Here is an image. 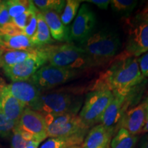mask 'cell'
Instances as JSON below:
<instances>
[{"instance_id":"cell-1","label":"cell","mask_w":148,"mask_h":148,"mask_svg":"<svg viewBox=\"0 0 148 148\" xmlns=\"http://www.w3.org/2000/svg\"><path fill=\"white\" fill-rule=\"evenodd\" d=\"M144 78L140 73L138 58L121 53L100 75L94 88H106L113 94L127 95L141 84Z\"/></svg>"},{"instance_id":"cell-2","label":"cell","mask_w":148,"mask_h":148,"mask_svg":"<svg viewBox=\"0 0 148 148\" xmlns=\"http://www.w3.org/2000/svg\"><path fill=\"white\" fill-rule=\"evenodd\" d=\"M84 52V66H102L115 56L119 49L117 34L110 29H101L80 44Z\"/></svg>"},{"instance_id":"cell-3","label":"cell","mask_w":148,"mask_h":148,"mask_svg":"<svg viewBox=\"0 0 148 148\" xmlns=\"http://www.w3.org/2000/svg\"><path fill=\"white\" fill-rule=\"evenodd\" d=\"M126 42L123 54L138 58L148 51V14L139 13L123 20Z\"/></svg>"},{"instance_id":"cell-4","label":"cell","mask_w":148,"mask_h":148,"mask_svg":"<svg viewBox=\"0 0 148 148\" xmlns=\"http://www.w3.org/2000/svg\"><path fill=\"white\" fill-rule=\"evenodd\" d=\"M82 95L73 92L51 91L42 93L38 112L43 114H77L83 102Z\"/></svg>"},{"instance_id":"cell-5","label":"cell","mask_w":148,"mask_h":148,"mask_svg":"<svg viewBox=\"0 0 148 148\" xmlns=\"http://www.w3.org/2000/svg\"><path fill=\"white\" fill-rule=\"evenodd\" d=\"M47 126V136L50 138H75L84 140L88 128L77 114H44Z\"/></svg>"},{"instance_id":"cell-6","label":"cell","mask_w":148,"mask_h":148,"mask_svg":"<svg viewBox=\"0 0 148 148\" xmlns=\"http://www.w3.org/2000/svg\"><path fill=\"white\" fill-rule=\"evenodd\" d=\"M40 47L45 56L47 62L50 65L73 69H75V67L84 66L82 49L72 42L48 45Z\"/></svg>"},{"instance_id":"cell-7","label":"cell","mask_w":148,"mask_h":148,"mask_svg":"<svg viewBox=\"0 0 148 148\" xmlns=\"http://www.w3.org/2000/svg\"><path fill=\"white\" fill-rule=\"evenodd\" d=\"M113 98V93L106 88H96L85 97L78 116L88 129L100 123L102 115Z\"/></svg>"},{"instance_id":"cell-8","label":"cell","mask_w":148,"mask_h":148,"mask_svg":"<svg viewBox=\"0 0 148 148\" xmlns=\"http://www.w3.org/2000/svg\"><path fill=\"white\" fill-rule=\"evenodd\" d=\"M76 74L75 69L45 64L30 77L29 80L42 91L64 84L73 78Z\"/></svg>"},{"instance_id":"cell-9","label":"cell","mask_w":148,"mask_h":148,"mask_svg":"<svg viewBox=\"0 0 148 148\" xmlns=\"http://www.w3.org/2000/svg\"><path fill=\"white\" fill-rule=\"evenodd\" d=\"M47 60L40 47H37V53L34 56L20 63L12 66H3L4 74L12 82L29 80L41 66L45 65Z\"/></svg>"},{"instance_id":"cell-10","label":"cell","mask_w":148,"mask_h":148,"mask_svg":"<svg viewBox=\"0 0 148 148\" xmlns=\"http://www.w3.org/2000/svg\"><path fill=\"white\" fill-rule=\"evenodd\" d=\"M95 23V13L86 3H83L79 8L70 29L71 40H75L82 44L92 34Z\"/></svg>"},{"instance_id":"cell-11","label":"cell","mask_w":148,"mask_h":148,"mask_svg":"<svg viewBox=\"0 0 148 148\" xmlns=\"http://www.w3.org/2000/svg\"><path fill=\"white\" fill-rule=\"evenodd\" d=\"M16 127L32 134L34 140L41 142L47 138V126L41 112L25 108Z\"/></svg>"},{"instance_id":"cell-12","label":"cell","mask_w":148,"mask_h":148,"mask_svg":"<svg viewBox=\"0 0 148 148\" xmlns=\"http://www.w3.org/2000/svg\"><path fill=\"white\" fill-rule=\"evenodd\" d=\"M131 92L127 95L113 94L112 101L109 103L101 117L99 124L102 125L113 136L118 131L120 120L127 109V105L130 102V99L128 100V97Z\"/></svg>"},{"instance_id":"cell-13","label":"cell","mask_w":148,"mask_h":148,"mask_svg":"<svg viewBox=\"0 0 148 148\" xmlns=\"http://www.w3.org/2000/svg\"><path fill=\"white\" fill-rule=\"evenodd\" d=\"M5 88L27 108L38 111L42 92L29 79L12 82Z\"/></svg>"},{"instance_id":"cell-14","label":"cell","mask_w":148,"mask_h":148,"mask_svg":"<svg viewBox=\"0 0 148 148\" xmlns=\"http://www.w3.org/2000/svg\"><path fill=\"white\" fill-rule=\"evenodd\" d=\"M147 119V110L145 101L138 106L125 110L119 123V128H123L132 135L137 136L142 133Z\"/></svg>"},{"instance_id":"cell-15","label":"cell","mask_w":148,"mask_h":148,"mask_svg":"<svg viewBox=\"0 0 148 148\" xmlns=\"http://www.w3.org/2000/svg\"><path fill=\"white\" fill-rule=\"evenodd\" d=\"M26 106L9 92L5 86L0 95V112L17 125Z\"/></svg>"},{"instance_id":"cell-16","label":"cell","mask_w":148,"mask_h":148,"mask_svg":"<svg viewBox=\"0 0 148 148\" xmlns=\"http://www.w3.org/2000/svg\"><path fill=\"white\" fill-rule=\"evenodd\" d=\"M40 12L43 16L53 39L59 42H71L69 27L66 26L62 23L60 16L57 12L53 11Z\"/></svg>"},{"instance_id":"cell-17","label":"cell","mask_w":148,"mask_h":148,"mask_svg":"<svg viewBox=\"0 0 148 148\" xmlns=\"http://www.w3.org/2000/svg\"><path fill=\"white\" fill-rule=\"evenodd\" d=\"M113 135L101 124L91 127L85 136L82 148H110Z\"/></svg>"},{"instance_id":"cell-18","label":"cell","mask_w":148,"mask_h":148,"mask_svg":"<svg viewBox=\"0 0 148 148\" xmlns=\"http://www.w3.org/2000/svg\"><path fill=\"white\" fill-rule=\"evenodd\" d=\"M0 46L6 50H25L36 48L30 38L23 33L14 35L0 34Z\"/></svg>"},{"instance_id":"cell-19","label":"cell","mask_w":148,"mask_h":148,"mask_svg":"<svg viewBox=\"0 0 148 148\" xmlns=\"http://www.w3.org/2000/svg\"><path fill=\"white\" fill-rule=\"evenodd\" d=\"M35 47L51 45L54 42L51 38L50 31L44 19L43 16L39 10L37 12V26L34 34L30 38Z\"/></svg>"},{"instance_id":"cell-20","label":"cell","mask_w":148,"mask_h":148,"mask_svg":"<svg viewBox=\"0 0 148 148\" xmlns=\"http://www.w3.org/2000/svg\"><path fill=\"white\" fill-rule=\"evenodd\" d=\"M37 53V48L25 50H5L0 58V67L20 63Z\"/></svg>"},{"instance_id":"cell-21","label":"cell","mask_w":148,"mask_h":148,"mask_svg":"<svg viewBox=\"0 0 148 148\" xmlns=\"http://www.w3.org/2000/svg\"><path fill=\"white\" fill-rule=\"evenodd\" d=\"M137 140V136L130 134L126 130L119 128L112 136L110 148H134Z\"/></svg>"},{"instance_id":"cell-22","label":"cell","mask_w":148,"mask_h":148,"mask_svg":"<svg viewBox=\"0 0 148 148\" xmlns=\"http://www.w3.org/2000/svg\"><path fill=\"white\" fill-rule=\"evenodd\" d=\"M84 140L75 138H49L42 143L40 148H66L79 145Z\"/></svg>"},{"instance_id":"cell-23","label":"cell","mask_w":148,"mask_h":148,"mask_svg":"<svg viewBox=\"0 0 148 148\" xmlns=\"http://www.w3.org/2000/svg\"><path fill=\"white\" fill-rule=\"evenodd\" d=\"M32 2L40 12L53 11L59 14L62 13L65 5L66 1H63V0H34Z\"/></svg>"},{"instance_id":"cell-24","label":"cell","mask_w":148,"mask_h":148,"mask_svg":"<svg viewBox=\"0 0 148 148\" xmlns=\"http://www.w3.org/2000/svg\"><path fill=\"white\" fill-rule=\"evenodd\" d=\"M82 1L79 0H67L60 15V19L64 25H67L77 15L79 8L80 3Z\"/></svg>"},{"instance_id":"cell-25","label":"cell","mask_w":148,"mask_h":148,"mask_svg":"<svg viewBox=\"0 0 148 148\" xmlns=\"http://www.w3.org/2000/svg\"><path fill=\"white\" fill-rule=\"evenodd\" d=\"M11 19L17 17L29 10L32 1L27 0H9L5 1Z\"/></svg>"},{"instance_id":"cell-26","label":"cell","mask_w":148,"mask_h":148,"mask_svg":"<svg viewBox=\"0 0 148 148\" xmlns=\"http://www.w3.org/2000/svg\"><path fill=\"white\" fill-rule=\"evenodd\" d=\"M110 4L113 10L121 13H130L137 5V1L133 0H112Z\"/></svg>"},{"instance_id":"cell-27","label":"cell","mask_w":148,"mask_h":148,"mask_svg":"<svg viewBox=\"0 0 148 148\" xmlns=\"http://www.w3.org/2000/svg\"><path fill=\"white\" fill-rule=\"evenodd\" d=\"M37 10H38V9L36 8V7L35 6L34 3H33L32 1V3H31V5L30 7H29V10L21 14L20 16H17V17L12 18V22L18 27V28H19L21 30H22V32H23L24 28L26 27V25H27V23H28L29 20H30L31 17H32V14H34Z\"/></svg>"},{"instance_id":"cell-28","label":"cell","mask_w":148,"mask_h":148,"mask_svg":"<svg viewBox=\"0 0 148 148\" xmlns=\"http://www.w3.org/2000/svg\"><path fill=\"white\" fill-rule=\"evenodd\" d=\"M16 123L12 121H10L0 112V137L7 138L12 133V131L16 127Z\"/></svg>"},{"instance_id":"cell-29","label":"cell","mask_w":148,"mask_h":148,"mask_svg":"<svg viewBox=\"0 0 148 148\" xmlns=\"http://www.w3.org/2000/svg\"><path fill=\"white\" fill-rule=\"evenodd\" d=\"M29 142L25 140L22 136L21 132L17 127H14L12 131L11 147L12 148H26Z\"/></svg>"},{"instance_id":"cell-30","label":"cell","mask_w":148,"mask_h":148,"mask_svg":"<svg viewBox=\"0 0 148 148\" xmlns=\"http://www.w3.org/2000/svg\"><path fill=\"white\" fill-rule=\"evenodd\" d=\"M38 10H37L32 14V17H31L26 27L23 30V34L29 37V38H31L34 34L35 32H36L37 26V12H38Z\"/></svg>"},{"instance_id":"cell-31","label":"cell","mask_w":148,"mask_h":148,"mask_svg":"<svg viewBox=\"0 0 148 148\" xmlns=\"http://www.w3.org/2000/svg\"><path fill=\"white\" fill-rule=\"evenodd\" d=\"M12 21L9 15L8 6L5 1H1L0 2V27H2L5 24L10 23Z\"/></svg>"},{"instance_id":"cell-32","label":"cell","mask_w":148,"mask_h":148,"mask_svg":"<svg viewBox=\"0 0 148 148\" xmlns=\"http://www.w3.org/2000/svg\"><path fill=\"white\" fill-rule=\"evenodd\" d=\"M23 33L22 30L18 28L12 21L5 24L2 27H0V34L3 35H14Z\"/></svg>"},{"instance_id":"cell-33","label":"cell","mask_w":148,"mask_h":148,"mask_svg":"<svg viewBox=\"0 0 148 148\" xmlns=\"http://www.w3.org/2000/svg\"><path fill=\"white\" fill-rule=\"evenodd\" d=\"M140 71L144 77H148V51L138 58Z\"/></svg>"},{"instance_id":"cell-34","label":"cell","mask_w":148,"mask_h":148,"mask_svg":"<svg viewBox=\"0 0 148 148\" xmlns=\"http://www.w3.org/2000/svg\"><path fill=\"white\" fill-rule=\"evenodd\" d=\"M86 1L93 3V4L97 5L98 8L102 9V10H107L109 4L110 3V1H109V0H88Z\"/></svg>"},{"instance_id":"cell-35","label":"cell","mask_w":148,"mask_h":148,"mask_svg":"<svg viewBox=\"0 0 148 148\" xmlns=\"http://www.w3.org/2000/svg\"><path fill=\"white\" fill-rule=\"evenodd\" d=\"M39 144L40 142L36 141V140H32V141L29 142L26 148H38Z\"/></svg>"},{"instance_id":"cell-36","label":"cell","mask_w":148,"mask_h":148,"mask_svg":"<svg viewBox=\"0 0 148 148\" xmlns=\"http://www.w3.org/2000/svg\"><path fill=\"white\" fill-rule=\"evenodd\" d=\"M142 133H148V116L147 117V119H146L145 124L144 125L143 130H142Z\"/></svg>"},{"instance_id":"cell-37","label":"cell","mask_w":148,"mask_h":148,"mask_svg":"<svg viewBox=\"0 0 148 148\" xmlns=\"http://www.w3.org/2000/svg\"><path fill=\"white\" fill-rule=\"evenodd\" d=\"M140 148H148V137L145 138L141 144Z\"/></svg>"},{"instance_id":"cell-38","label":"cell","mask_w":148,"mask_h":148,"mask_svg":"<svg viewBox=\"0 0 148 148\" xmlns=\"http://www.w3.org/2000/svg\"><path fill=\"white\" fill-rule=\"evenodd\" d=\"M140 12H142V13H147L148 14V1L146 3L145 5L144 6L143 10L140 11Z\"/></svg>"},{"instance_id":"cell-39","label":"cell","mask_w":148,"mask_h":148,"mask_svg":"<svg viewBox=\"0 0 148 148\" xmlns=\"http://www.w3.org/2000/svg\"><path fill=\"white\" fill-rule=\"evenodd\" d=\"M5 50H6V49H4V48H3L2 47H1V46H0V58H1V56L3 55V53H4V51Z\"/></svg>"},{"instance_id":"cell-40","label":"cell","mask_w":148,"mask_h":148,"mask_svg":"<svg viewBox=\"0 0 148 148\" xmlns=\"http://www.w3.org/2000/svg\"><path fill=\"white\" fill-rule=\"evenodd\" d=\"M145 105H146V110H147V117L148 116V97L147 98V99L145 101Z\"/></svg>"},{"instance_id":"cell-41","label":"cell","mask_w":148,"mask_h":148,"mask_svg":"<svg viewBox=\"0 0 148 148\" xmlns=\"http://www.w3.org/2000/svg\"><path fill=\"white\" fill-rule=\"evenodd\" d=\"M66 148H82V147H80L79 145H75V146H71V147H69Z\"/></svg>"},{"instance_id":"cell-42","label":"cell","mask_w":148,"mask_h":148,"mask_svg":"<svg viewBox=\"0 0 148 148\" xmlns=\"http://www.w3.org/2000/svg\"><path fill=\"white\" fill-rule=\"evenodd\" d=\"M4 86H0V95H1V90H2V88L4 87Z\"/></svg>"},{"instance_id":"cell-43","label":"cell","mask_w":148,"mask_h":148,"mask_svg":"<svg viewBox=\"0 0 148 148\" xmlns=\"http://www.w3.org/2000/svg\"><path fill=\"white\" fill-rule=\"evenodd\" d=\"M0 2H1V1H0Z\"/></svg>"}]
</instances>
